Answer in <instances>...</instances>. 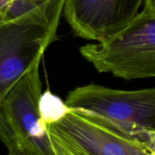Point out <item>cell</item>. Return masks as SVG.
Listing matches in <instances>:
<instances>
[{
  "mask_svg": "<svg viewBox=\"0 0 155 155\" xmlns=\"http://www.w3.org/2000/svg\"><path fill=\"white\" fill-rule=\"evenodd\" d=\"M66 0H46L17 16L0 14V110L12 86L40 63L57 39L56 32Z\"/></svg>",
  "mask_w": 155,
  "mask_h": 155,
  "instance_id": "cell-1",
  "label": "cell"
},
{
  "mask_svg": "<svg viewBox=\"0 0 155 155\" xmlns=\"http://www.w3.org/2000/svg\"><path fill=\"white\" fill-rule=\"evenodd\" d=\"M65 104L141 143L146 131H155V88L119 90L89 84L70 91Z\"/></svg>",
  "mask_w": 155,
  "mask_h": 155,
  "instance_id": "cell-2",
  "label": "cell"
},
{
  "mask_svg": "<svg viewBox=\"0 0 155 155\" xmlns=\"http://www.w3.org/2000/svg\"><path fill=\"white\" fill-rule=\"evenodd\" d=\"M79 51L100 73L127 80L155 77V14L143 9L118 33Z\"/></svg>",
  "mask_w": 155,
  "mask_h": 155,
  "instance_id": "cell-3",
  "label": "cell"
},
{
  "mask_svg": "<svg viewBox=\"0 0 155 155\" xmlns=\"http://www.w3.org/2000/svg\"><path fill=\"white\" fill-rule=\"evenodd\" d=\"M46 125L54 155H150L141 142L82 110L69 108Z\"/></svg>",
  "mask_w": 155,
  "mask_h": 155,
  "instance_id": "cell-4",
  "label": "cell"
},
{
  "mask_svg": "<svg viewBox=\"0 0 155 155\" xmlns=\"http://www.w3.org/2000/svg\"><path fill=\"white\" fill-rule=\"evenodd\" d=\"M40 63L12 86L2 103L1 111L13 130L16 141L30 142L40 155H54L47 125L40 110L42 96Z\"/></svg>",
  "mask_w": 155,
  "mask_h": 155,
  "instance_id": "cell-5",
  "label": "cell"
},
{
  "mask_svg": "<svg viewBox=\"0 0 155 155\" xmlns=\"http://www.w3.org/2000/svg\"><path fill=\"white\" fill-rule=\"evenodd\" d=\"M144 0H66L65 19L76 36L103 42L129 25Z\"/></svg>",
  "mask_w": 155,
  "mask_h": 155,
  "instance_id": "cell-6",
  "label": "cell"
},
{
  "mask_svg": "<svg viewBox=\"0 0 155 155\" xmlns=\"http://www.w3.org/2000/svg\"><path fill=\"white\" fill-rule=\"evenodd\" d=\"M40 110L42 119L47 124L57 120L69 108L60 98L53 95L50 91H46L41 96Z\"/></svg>",
  "mask_w": 155,
  "mask_h": 155,
  "instance_id": "cell-7",
  "label": "cell"
},
{
  "mask_svg": "<svg viewBox=\"0 0 155 155\" xmlns=\"http://www.w3.org/2000/svg\"><path fill=\"white\" fill-rule=\"evenodd\" d=\"M0 140L9 149L16 144V137L7 120L0 110Z\"/></svg>",
  "mask_w": 155,
  "mask_h": 155,
  "instance_id": "cell-8",
  "label": "cell"
},
{
  "mask_svg": "<svg viewBox=\"0 0 155 155\" xmlns=\"http://www.w3.org/2000/svg\"><path fill=\"white\" fill-rule=\"evenodd\" d=\"M16 144L8 149V155H40L36 148L27 141H16Z\"/></svg>",
  "mask_w": 155,
  "mask_h": 155,
  "instance_id": "cell-9",
  "label": "cell"
},
{
  "mask_svg": "<svg viewBox=\"0 0 155 155\" xmlns=\"http://www.w3.org/2000/svg\"><path fill=\"white\" fill-rule=\"evenodd\" d=\"M143 145L150 152H155V131H147Z\"/></svg>",
  "mask_w": 155,
  "mask_h": 155,
  "instance_id": "cell-10",
  "label": "cell"
},
{
  "mask_svg": "<svg viewBox=\"0 0 155 155\" xmlns=\"http://www.w3.org/2000/svg\"><path fill=\"white\" fill-rule=\"evenodd\" d=\"M12 0H0V14L7 18V13L9 5Z\"/></svg>",
  "mask_w": 155,
  "mask_h": 155,
  "instance_id": "cell-11",
  "label": "cell"
},
{
  "mask_svg": "<svg viewBox=\"0 0 155 155\" xmlns=\"http://www.w3.org/2000/svg\"><path fill=\"white\" fill-rule=\"evenodd\" d=\"M144 10L155 14V0H144Z\"/></svg>",
  "mask_w": 155,
  "mask_h": 155,
  "instance_id": "cell-12",
  "label": "cell"
},
{
  "mask_svg": "<svg viewBox=\"0 0 155 155\" xmlns=\"http://www.w3.org/2000/svg\"><path fill=\"white\" fill-rule=\"evenodd\" d=\"M150 155H155V152H153V151H150Z\"/></svg>",
  "mask_w": 155,
  "mask_h": 155,
  "instance_id": "cell-13",
  "label": "cell"
}]
</instances>
